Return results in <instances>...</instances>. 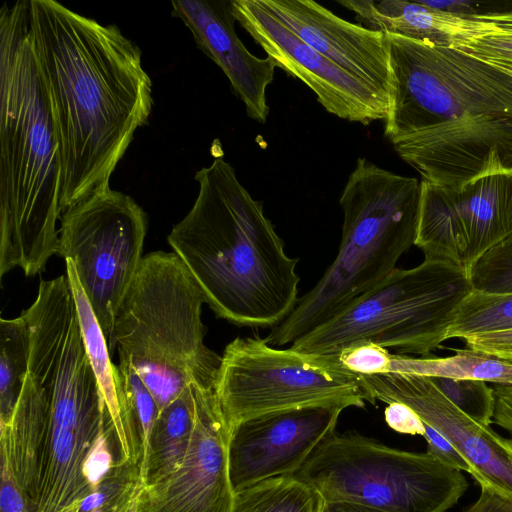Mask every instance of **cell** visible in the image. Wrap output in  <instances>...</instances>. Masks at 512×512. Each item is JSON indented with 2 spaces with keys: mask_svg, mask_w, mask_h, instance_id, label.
Returning <instances> with one entry per match:
<instances>
[{
  "mask_svg": "<svg viewBox=\"0 0 512 512\" xmlns=\"http://www.w3.org/2000/svg\"><path fill=\"white\" fill-rule=\"evenodd\" d=\"M321 512H380L375 509L345 501L323 500Z\"/></svg>",
  "mask_w": 512,
  "mask_h": 512,
  "instance_id": "38",
  "label": "cell"
},
{
  "mask_svg": "<svg viewBox=\"0 0 512 512\" xmlns=\"http://www.w3.org/2000/svg\"><path fill=\"white\" fill-rule=\"evenodd\" d=\"M496 403L493 421L512 435V386H493Z\"/></svg>",
  "mask_w": 512,
  "mask_h": 512,
  "instance_id": "34",
  "label": "cell"
},
{
  "mask_svg": "<svg viewBox=\"0 0 512 512\" xmlns=\"http://www.w3.org/2000/svg\"><path fill=\"white\" fill-rule=\"evenodd\" d=\"M473 289L460 268L424 258L394 269L341 313L298 338L291 348L332 355L356 342H371L398 355L427 356L447 340L462 300Z\"/></svg>",
  "mask_w": 512,
  "mask_h": 512,
  "instance_id": "7",
  "label": "cell"
},
{
  "mask_svg": "<svg viewBox=\"0 0 512 512\" xmlns=\"http://www.w3.org/2000/svg\"><path fill=\"white\" fill-rule=\"evenodd\" d=\"M259 1L306 44L389 99L392 75L386 34L351 23L313 0Z\"/></svg>",
  "mask_w": 512,
  "mask_h": 512,
  "instance_id": "16",
  "label": "cell"
},
{
  "mask_svg": "<svg viewBox=\"0 0 512 512\" xmlns=\"http://www.w3.org/2000/svg\"><path fill=\"white\" fill-rule=\"evenodd\" d=\"M214 391L230 427L259 416L317 406L375 405L359 376L335 355L236 337L224 349Z\"/></svg>",
  "mask_w": 512,
  "mask_h": 512,
  "instance_id": "9",
  "label": "cell"
},
{
  "mask_svg": "<svg viewBox=\"0 0 512 512\" xmlns=\"http://www.w3.org/2000/svg\"><path fill=\"white\" fill-rule=\"evenodd\" d=\"M512 236V172L477 178L460 188L421 181L414 245L424 258L468 275L491 249Z\"/></svg>",
  "mask_w": 512,
  "mask_h": 512,
  "instance_id": "11",
  "label": "cell"
},
{
  "mask_svg": "<svg viewBox=\"0 0 512 512\" xmlns=\"http://www.w3.org/2000/svg\"><path fill=\"white\" fill-rule=\"evenodd\" d=\"M363 382L375 402H399L414 410L467 460L480 488L512 503V439L461 411L430 377L388 373L363 376Z\"/></svg>",
  "mask_w": 512,
  "mask_h": 512,
  "instance_id": "13",
  "label": "cell"
},
{
  "mask_svg": "<svg viewBox=\"0 0 512 512\" xmlns=\"http://www.w3.org/2000/svg\"><path fill=\"white\" fill-rule=\"evenodd\" d=\"M455 49L491 64L512 69V32L499 30Z\"/></svg>",
  "mask_w": 512,
  "mask_h": 512,
  "instance_id": "30",
  "label": "cell"
},
{
  "mask_svg": "<svg viewBox=\"0 0 512 512\" xmlns=\"http://www.w3.org/2000/svg\"><path fill=\"white\" fill-rule=\"evenodd\" d=\"M384 414L386 423L396 432L423 436L424 422L409 406L392 402L387 404Z\"/></svg>",
  "mask_w": 512,
  "mask_h": 512,
  "instance_id": "33",
  "label": "cell"
},
{
  "mask_svg": "<svg viewBox=\"0 0 512 512\" xmlns=\"http://www.w3.org/2000/svg\"><path fill=\"white\" fill-rule=\"evenodd\" d=\"M66 275L75 299L86 351L99 390L113 423L121 460L140 466L141 439L118 365L112 362L107 340L79 281L75 265L65 260Z\"/></svg>",
  "mask_w": 512,
  "mask_h": 512,
  "instance_id": "20",
  "label": "cell"
},
{
  "mask_svg": "<svg viewBox=\"0 0 512 512\" xmlns=\"http://www.w3.org/2000/svg\"><path fill=\"white\" fill-rule=\"evenodd\" d=\"M421 182L358 158L339 199L343 210L338 253L315 286L265 338L274 347L332 319L380 284L414 245Z\"/></svg>",
  "mask_w": 512,
  "mask_h": 512,
  "instance_id": "5",
  "label": "cell"
},
{
  "mask_svg": "<svg viewBox=\"0 0 512 512\" xmlns=\"http://www.w3.org/2000/svg\"><path fill=\"white\" fill-rule=\"evenodd\" d=\"M0 97V276H35L59 252L62 163L29 0L0 11Z\"/></svg>",
  "mask_w": 512,
  "mask_h": 512,
  "instance_id": "4",
  "label": "cell"
},
{
  "mask_svg": "<svg viewBox=\"0 0 512 512\" xmlns=\"http://www.w3.org/2000/svg\"><path fill=\"white\" fill-rule=\"evenodd\" d=\"M476 20L490 23L503 32H512V10L506 12H490L473 15Z\"/></svg>",
  "mask_w": 512,
  "mask_h": 512,
  "instance_id": "37",
  "label": "cell"
},
{
  "mask_svg": "<svg viewBox=\"0 0 512 512\" xmlns=\"http://www.w3.org/2000/svg\"><path fill=\"white\" fill-rule=\"evenodd\" d=\"M384 135L424 181L451 188L512 172V78L457 49L386 34Z\"/></svg>",
  "mask_w": 512,
  "mask_h": 512,
  "instance_id": "2",
  "label": "cell"
},
{
  "mask_svg": "<svg viewBox=\"0 0 512 512\" xmlns=\"http://www.w3.org/2000/svg\"><path fill=\"white\" fill-rule=\"evenodd\" d=\"M236 21L277 67L304 82L329 113L368 125L385 120L389 99L295 35L259 0H231Z\"/></svg>",
  "mask_w": 512,
  "mask_h": 512,
  "instance_id": "12",
  "label": "cell"
},
{
  "mask_svg": "<svg viewBox=\"0 0 512 512\" xmlns=\"http://www.w3.org/2000/svg\"><path fill=\"white\" fill-rule=\"evenodd\" d=\"M335 355L339 363L359 376L388 374L392 353L371 342L352 343Z\"/></svg>",
  "mask_w": 512,
  "mask_h": 512,
  "instance_id": "29",
  "label": "cell"
},
{
  "mask_svg": "<svg viewBox=\"0 0 512 512\" xmlns=\"http://www.w3.org/2000/svg\"><path fill=\"white\" fill-rule=\"evenodd\" d=\"M355 13L359 24L384 34L426 40L452 49L498 32L490 23L403 0H340Z\"/></svg>",
  "mask_w": 512,
  "mask_h": 512,
  "instance_id": "19",
  "label": "cell"
},
{
  "mask_svg": "<svg viewBox=\"0 0 512 512\" xmlns=\"http://www.w3.org/2000/svg\"><path fill=\"white\" fill-rule=\"evenodd\" d=\"M430 378L469 417L486 426L492 423L496 403L493 387L478 380Z\"/></svg>",
  "mask_w": 512,
  "mask_h": 512,
  "instance_id": "26",
  "label": "cell"
},
{
  "mask_svg": "<svg viewBox=\"0 0 512 512\" xmlns=\"http://www.w3.org/2000/svg\"><path fill=\"white\" fill-rule=\"evenodd\" d=\"M198 195L167 236L217 315L242 327L273 328L298 302V258L222 155L195 173Z\"/></svg>",
  "mask_w": 512,
  "mask_h": 512,
  "instance_id": "3",
  "label": "cell"
},
{
  "mask_svg": "<svg viewBox=\"0 0 512 512\" xmlns=\"http://www.w3.org/2000/svg\"><path fill=\"white\" fill-rule=\"evenodd\" d=\"M203 294L174 252L145 255L115 315L108 344L134 368L159 410L190 384L214 388L221 356L204 344Z\"/></svg>",
  "mask_w": 512,
  "mask_h": 512,
  "instance_id": "6",
  "label": "cell"
},
{
  "mask_svg": "<svg viewBox=\"0 0 512 512\" xmlns=\"http://www.w3.org/2000/svg\"><path fill=\"white\" fill-rule=\"evenodd\" d=\"M146 231L144 210L131 196L110 187L62 212L58 255L74 263L107 345L142 261Z\"/></svg>",
  "mask_w": 512,
  "mask_h": 512,
  "instance_id": "10",
  "label": "cell"
},
{
  "mask_svg": "<svg viewBox=\"0 0 512 512\" xmlns=\"http://www.w3.org/2000/svg\"><path fill=\"white\" fill-rule=\"evenodd\" d=\"M493 65H495V64H493ZM495 66L500 68L504 72H506L512 78V69L511 68H507V67H503V66H499V65H495Z\"/></svg>",
  "mask_w": 512,
  "mask_h": 512,
  "instance_id": "39",
  "label": "cell"
},
{
  "mask_svg": "<svg viewBox=\"0 0 512 512\" xmlns=\"http://www.w3.org/2000/svg\"><path fill=\"white\" fill-rule=\"evenodd\" d=\"M323 498L295 476H278L235 492L233 512H321Z\"/></svg>",
  "mask_w": 512,
  "mask_h": 512,
  "instance_id": "23",
  "label": "cell"
},
{
  "mask_svg": "<svg viewBox=\"0 0 512 512\" xmlns=\"http://www.w3.org/2000/svg\"><path fill=\"white\" fill-rule=\"evenodd\" d=\"M29 28L60 147L63 212L110 187L151 114L152 81L140 48L114 24L29 0Z\"/></svg>",
  "mask_w": 512,
  "mask_h": 512,
  "instance_id": "1",
  "label": "cell"
},
{
  "mask_svg": "<svg viewBox=\"0 0 512 512\" xmlns=\"http://www.w3.org/2000/svg\"><path fill=\"white\" fill-rule=\"evenodd\" d=\"M194 428V401L192 387L159 410L155 421L145 462L140 469L144 485L172 471L182 460Z\"/></svg>",
  "mask_w": 512,
  "mask_h": 512,
  "instance_id": "21",
  "label": "cell"
},
{
  "mask_svg": "<svg viewBox=\"0 0 512 512\" xmlns=\"http://www.w3.org/2000/svg\"><path fill=\"white\" fill-rule=\"evenodd\" d=\"M425 431L423 437L427 442L429 455L435 457L445 465L471 473V467L461 453L442 434L424 423Z\"/></svg>",
  "mask_w": 512,
  "mask_h": 512,
  "instance_id": "31",
  "label": "cell"
},
{
  "mask_svg": "<svg viewBox=\"0 0 512 512\" xmlns=\"http://www.w3.org/2000/svg\"><path fill=\"white\" fill-rule=\"evenodd\" d=\"M172 15L191 31L198 48L224 72L247 115L265 123L269 115L266 91L277 67L270 57L253 55L236 34L231 0H174Z\"/></svg>",
  "mask_w": 512,
  "mask_h": 512,
  "instance_id": "17",
  "label": "cell"
},
{
  "mask_svg": "<svg viewBox=\"0 0 512 512\" xmlns=\"http://www.w3.org/2000/svg\"><path fill=\"white\" fill-rule=\"evenodd\" d=\"M474 289L512 292V236L486 253L469 273Z\"/></svg>",
  "mask_w": 512,
  "mask_h": 512,
  "instance_id": "28",
  "label": "cell"
},
{
  "mask_svg": "<svg viewBox=\"0 0 512 512\" xmlns=\"http://www.w3.org/2000/svg\"><path fill=\"white\" fill-rule=\"evenodd\" d=\"M295 477L325 501L380 512H446L468 488L462 471L428 453L388 447L350 432L330 434Z\"/></svg>",
  "mask_w": 512,
  "mask_h": 512,
  "instance_id": "8",
  "label": "cell"
},
{
  "mask_svg": "<svg viewBox=\"0 0 512 512\" xmlns=\"http://www.w3.org/2000/svg\"><path fill=\"white\" fill-rule=\"evenodd\" d=\"M344 408L317 406L267 414L230 429L229 472L235 492L295 476L335 428Z\"/></svg>",
  "mask_w": 512,
  "mask_h": 512,
  "instance_id": "15",
  "label": "cell"
},
{
  "mask_svg": "<svg viewBox=\"0 0 512 512\" xmlns=\"http://www.w3.org/2000/svg\"><path fill=\"white\" fill-rule=\"evenodd\" d=\"M46 425L45 395L28 373L10 420L0 424V512L34 511Z\"/></svg>",
  "mask_w": 512,
  "mask_h": 512,
  "instance_id": "18",
  "label": "cell"
},
{
  "mask_svg": "<svg viewBox=\"0 0 512 512\" xmlns=\"http://www.w3.org/2000/svg\"><path fill=\"white\" fill-rule=\"evenodd\" d=\"M475 349L512 363V330L475 335L464 339Z\"/></svg>",
  "mask_w": 512,
  "mask_h": 512,
  "instance_id": "32",
  "label": "cell"
},
{
  "mask_svg": "<svg viewBox=\"0 0 512 512\" xmlns=\"http://www.w3.org/2000/svg\"><path fill=\"white\" fill-rule=\"evenodd\" d=\"M512 330V292L472 289L457 308L447 340Z\"/></svg>",
  "mask_w": 512,
  "mask_h": 512,
  "instance_id": "25",
  "label": "cell"
},
{
  "mask_svg": "<svg viewBox=\"0 0 512 512\" xmlns=\"http://www.w3.org/2000/svg\"><path fill=\"white\" fill-rule=\"evenodd\" d=\"M194 428L182 460L144 486L148 512H233L230 427L214 388L191 384Z\"/></svg>",
  "mask_w": 512,
  "mask_h": 512,
  "instance_id": "14",
  "label": "cell"
},
{
  "mask_svg": "<svg viewBox=\"0 0 512 512\" xmlns=\"http://www.w3.org/2000/svg\"><path fill=\"white\" fill-rule=\"evenodd\" d=\"M118 368L121 372L127 397L139 428L141 439L139 469H141L146 459L149 440L159 414V407L152 393L129 362L119 359Z\"/></svg>",
  "mask_w": 512,
  "mask_h": 512,
  "instance_id": "27",
  "label": "cell"
},
{
  "mask_svg": "<svg viewBox=\"0 0 512 512\" xmlns=\"http://www.w3.org/2000/svg\"><path fill=\"white\" fill-rule=\"evenodd\" d=\"M463 512H512V503L488 489L481 488L478 499Z\"/></svg>",
  "mask_w": 512,
  "mask_h": 512,
  "instance_id": "35",
  "label": "cell"
},
{
  "mask_svg": "<svg viewBox=\"0 0 512 512\" xmlns=\"http://www.w3.org/2000/svg\"><path fill=\"white\" fill-rule=\"evenodd\" d=\"M0 424L10 420L29 373V330L20 315L0 321Z\"/></svg>",
  "mask_w": 512,
  "mask_h": 512,
  "instance_id": "24",
  "label": "cell"
},
{
  "mask_svg": "<svg viewBox=\"0 0 512 512\" xmlns=\"http://www.w3.org/2000/svg\"><path fill=\"white\" fill-rule=\"evenodd\" d=\"M425 5L458 14V15H478L479 12L477 11V8H475V3L470 1H422Z\"/></svg>",
  "mask_w": 512,
  "mask_h": 512,
  "instance_id": "36",
  "label": "cell"
},
{
  "mask_svg": "<svg viewBox=\"0 0 512 512\" xmlns=\"http://www.w3.org/2000/svg\"><path fill=\"white\" fill-rule=\"evenodd\" d=\"M389 373L478 380L512 386L511 362L468 347L454 349V355L440 358L392 354Z\"/></svg>",
  "mask_w": 512,
  "mask_h": 512,
  "instance_id": "22",
  "label": "cell"
}]
</instances>
